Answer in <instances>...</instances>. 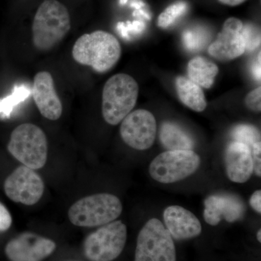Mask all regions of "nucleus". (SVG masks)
<instances>
[{
    "label": "nucleus",
    "instance_id": "f257e3e1",
    "mask_svg": "<svg viewBox=\"0 0 261 261\" xmlns=\"http://www.w3.org/2000/svg\"><path fill=\"white\" fill-rule=\"evenodd\" d=\"M121 47L115 36L104 31L85 34L77 39L72 49L73 59L91 66L97 73H106L116 65Z\"/></svg>",
    "mask_w": 261,
    "mask_h": 261
},
{
    "label": "nucleus",
    "instance_id": "f03ea898",
    "mask_svg": "<svg viewBox=\"0 0 261 261\" xmlns=\"http://www.w3.org/2000/svg\"><path fill=\"white\" fill-rule=\"evenodd\" d=\"M70 29V18L66 7L57 0H44L34 16L33 42L39 50H50L64 39Z\"/></svg>",
    "mask_w": 261,
    "mask_h": 261
},
{
    "label": "nucleus",
    "instance_id": "7ed1b4c3",
    "mask_svg": "<svg viewBox=\"0 0 261 261\" xmlns=\"http://www.w3.org/2000/svg\"><path fill=\"white\" fill-rule=\"evenodd\" d=\"M139 86L133 77L118 73L109 79L102 92V113L105 121L116 126L135 107Z\"/></svg>",
    "mask_w": 261,
    "mask_h": 261
},
{
    "label": "nucleus",
    "instance_id": "20e7f679",
    "mask_svg": "<svg viewBox=\"0 0 261 261\" xmlns=\"http://www.w3.org/2000/svg\"><path fill=\"white\" fill-rule=\"evenodd\" d=\"M122 211L123 205L118 197L99 193L87 196L75 202L68 211V218L75 226L96 227L115 221Z\"/></svg>",
    "mask_w": 261,
    "mask_h": 261
},
{
    "label": "nucleus",
    "instance_id": "39448f33",
    "mask_svg": "<svg viewBox=\"0 0 261 261\" xmlns=\"http://www.w3.org/2000/svg\"><path fill=\"white\" fill-rule=\"evenodd\" d=\"M8 149L15 159L33 170L40 169L47 163V137L32 123H23L13 130Z\"/></svg>",
    "mask_w": 261,
    "mask_h": 261
},
{
    "label": "nucleus",
    "instance_id": "423d86ee",
    "mask_svg": "<svg viewBox=\"0 0 261 261\" xmlns=\"http://www.w3.org/2000/svg\"><path fill=\"white\" fill-rule=\"evenodd\" d=\"M135 261H176L173 239L160 220L149 219L140 230Z\"/></svg>",
    "mask_w": 261,
    "mask_h": 261
},
{
    "label": "nucleus",
    "instance_id": "0eeeda50",
    "mask_svg": "<svg viewBox=\"0 0 261 261\" xmlns=\"http://www.w3.org/2000/svg\"><path fill=\"white\" fill-rule=\"evenodd\" d=\"M200 164V157L195 151L168 150L152 160L149 173L154 181L172 184L191 176Z\"/></svg>",
    "mask_w": 261,
    "mask_h": 261
},
{
    "label": "nucleus",
    "instance_id": "6e6552de",
    "mask_svg": "<svg viewBox=\"0 0 261 261\" xmlns=\"http://www.w3.org/2000/svg\"><path fill=\"white\" fill-rule=\"evenodd\" d=\"M127 228L121 221H113L90 233L84 243V254L90 261H113L126 245Z\"/></svg>",
    "mask_w": 261,
    "mask_h": 261
},
{
    "label": "nucleus",
    "instance_id": "1a4fd4ad",
    "mask_svg": "<svg viewBox=\"0 0 261 261\" xmlns=\"http://www.w3.org/2000/svg\"><path fill=\"white\" fill-rule=\"evenodd\" d=\"M121 122L120 134L127 145L137 150L152 147L157 132V123L152 113L146 110H137Z\"/></svg>",
    "mask_w": 261,
    "mask_h": 261
},
{
    "label": "nucleus",
    "instance_id": "9d476101",
    "mask_svg": "<svg viewBox=\"0 0 261 261\" xmlns=\"http://www.w3.org/2000/svg\"><path fill=\"white\" fill-rule=\"evenodd\" d=\"M4 190L9 199L17 203L33 205L44 193L42 178L32 168L19 166L5 180Z\"/></svg>",
    "mask_w": 261,
    "mask_h": 261
},
{
    "label": "nucleus",
    "instance_id": "9b49d317",
    "mask_svg": "<svg viewBox=\"0 0 261 261\" xmlns=\"http://www.w3.org/2000/svg\"><path fill=\"white\" fill-rule=\"evenodd\" d=\"M56 248L53 240L32 232L20 233L5 247V254L10 261H42Z\"/></svg>",
    "mask_w": 261,
    "mask_h": 261
},
{
    "label": "nucleus",
    "instance_id": "f8f14e48",
    "mask_svg": "<svg viewBox=\"0 0 261 261\" xmlns=\"http://www.w3.org/2000/svg\"><path fill=\"white\" fill-rule=\"evenodd\" d=\"M243 25L240 19L228 18L217 39L208 48L210 56L219 61H228L243 55L245 53V42L241 33Z\"/></svg>",
    "mask_w": 261,
    "mask_h": 261
},
{
    "label": "nucleus",
    "instance_id": "ddd939ff",
    "mask_svg": "<svg viewBox=\"0 0 261 261\" xmlns=\"http://www.w3.org/2000/svg\"><path fill=\"white\" fill-rule=\"evenodd\" d=\"M32 94L43 117L50 121H57L61 118L63 106L49 72L41 71L35 75Z\"/></svg>",
    "mask_w": 261,
    "mask_h": 261
},
{
    "label": "nucleus",
    "instance_id": "4468645a",
    "mask_svg": "<svg viewBox=\"0 0 261 261\" xmlns=\"http://www.w3.org/2000/svg\"><path fill=\"white\" fill-rule=\"evenodd\" d=\"M245 206L241 199L228 194L209 196L205 201L204 219L211 226H216L224 219L233 223L243 218Z\"/></svg>",
    "mask_w": 261,
    "mask_h": 261
},
{
    "label": "nucleus",
    "instance_id": "2eb2a0df",
    "mask_svg": "<svg viewBox=\"0 0 261 261\" xmlns=\"http://www.w3.org/2000/svg\"><path fill=\"white\" fill-rule=\"evenodd\" d=\"M163 219L165 227L178 241L197 238L202 232V225L195 215L181 206H168L163 212Z\"/></svg>",
    "mask_w": 261,
    "mask_h": 261
},
{
    "label": "nucleus",
    "instance_id": "dca6fc26",
    "mask_svg": "<svg viewBox=\"0 0 261 261\" xmlns=\"http://www.w3.org/2000/svg\"><path fill=\"white\" fill-rule=\"evenodd\" d=\"M226 175L230 181L243 184L253 173L251 149L241 142H230L224 152Z\"/></svg>",
    "mask_w": 261,
    "mask_h": 261
},
{
    "label": "nucleus",
    "instance_id": "f3484780",
    "mask_svg": "<svg viewBox=\"0 0 261 261\" xmlns=\"http://www.w3.org/2000/svg\"><path fill=\"white\" fill-rule=\"evenodd\" d=\"M160 140L168 150H193L195 142L191 136L173 122H164L160 129Z\"/></svg>",
    "mask_w": 261,
    "mask_h": 261
},
{
    "label": "nucleus",
    "instance_id": "a211bd4d",
    "mask_svg": "<svg viewBox=\"0 0 261 261\" xmlns=\"http://www.w3.org/2000/svg\"><path fill=\"white\" fill-rule=\"evenodd\" d=\"M176 88L180 100L192 111L202 112L207 107L203 91L191 80L178 76L176 80Z\"/></svg>",
    "mask_w": 261,
    "mask_h": 261
},
{
    "label": "nucleus",
    "instance_id": "6ab92c4d",
    "mask_svg": "<svg viewBox=\"0 0 261 261\" xmlns=\"http://www.w3.org/2000/svg\"><path fill=\"white\" fill-rule=\"evenodd\" d=\"M219 73L217 65L202 57H197L189 62L187 74L189 80L203 88L209 89Z\"/></svg>",
    "mask_w": 261,
    "mask_h": 261
},
{
    "label": "nucleus",
    "instance_id": "aec40b11",
    "mask_svg": "<svg viewBox=\"0 0 261 261\" xmlns=\"http://www.w3.org/2000/svg\"><path fill=\"white\" fill-rule=\"evenodd\" d=\"M32 91L25 86H16L13 93L8 97L0 99V118H9L13 109L30 96Z\"/></svg>",
    "mask_w": 261,
    "mask_h": 261
},
{
    "label": "nucleus",
    "instance_id": "412c9836",
    "mask_svg": "<svg viewBox=\"0 0 261 261\" xmlns=\"http://www.w3.org/2000/svg\"><path fill=\"white\" fill-rule=\"evenodd\" d=\"M231 137L235 142H241L251 148L255 142L260 141L258 129L250 124H239L231 130Z\"/></svg>",
    "mask_w": 261,
    "mask_h": 261
},
{
    "label": "nucleus",
    "instance_id": "4be33fe9",
    "mask_svg": "<svg viewBox=\"0 0 261 261\" xmlns=\"http://www.w3.org/2000/svg\"><path fill=\"white\" fill-rule=\"evenodd\" d=\"M208 42L207 34L200 29L187 30L182 34V42L187 50L197 51L205 47Z\"/></svg>",
    "mask_w": 261,
    "mask_h": 261
},
{
    "label": "nucleus",
    "instance_id": "5701e85b",
    "mask_svg": "<svg viewBox=\"0 0 261 261\" xmlns=\"http://www.w3.org/2000/svg\"><path fill=\"white\" fill-rule=\"evenodd\" d=\"M187 10V5L184 2H178L170 5L159 15L158 25L163 29H166L172 25Z\"/></svg>",
    "mask_w": 261,
    "mask_h": 261
},
{
    "label": "nucleus",
    "instance_id": "b1692460",
    "mask_svg": "<svg viewBox=\"0 0 261 261\" xmlns=\"http://www.w3.org/2000/svg\"><path fill=\"white\" fill-rule=\"evenodd\" d=\"M241 33L245 42V51H254L260 46V30L254 24L243 25Z\"/></svg>",
    "mask_w": 261,
    "mask_h": 261
},
{
    "label": "nucleus",
    "instance_id": "393cba45",
    "mask_svg": "<svg viewBox=\"0 0 261 261\" xmlns=\"http://www.w3.org/2000/svg\"><path fill=\"white\" fill-rule=\"evenodd\" d=\"M245 104L249 109L255 112H260L261 88L260 87L254 89L247 94L245 98Z\"/></svg>",
    "mask_w": 261,
    "mask_h": 261
},
{
    "label": "nucleus",
    "instance_id": "a878e982",
    "mask_svg": "<svg viewBox=\"0 0 261 261\" xmlns=\"http://www.w3.org/2000/svg\"><path fill=\"white\" fill-rule=\"evenodd\" d=\"M252 161H253V171L257 176H261V142H255L251 147Z\"/></svg>",
    "mask_w": 261,
    "mask_h": 261
},
{
    "label": "nucleus",
    "instance_id": "bb28decb",
    "mask_svg": "<svg viewBox=\"0 0 261 261\" xmlns=\"http://www.w3.org/2000/svg\"><path fill=\"white\" fill-rule=\"evenodd\" d=\"M12 217L7 207L0 202V231L9 229L12 224Z\"/></svg>",
    "mask_w": 261,
    "mask_h": 261
},
{
    "label": "nucleus",
    "instance_id": "cd10ccee",
    "mask_svg": "<svg viewBox=\"0 0 261 261\" xmlns=\"http://www.w3.org/2000/svg\"><path fill=\"white\" fill-rule=\"evenodd\" d=\"M250 205L257 214H261V191L256 190L250 198Z\"/></svg>",
    "mask_w": 261,
    "mask_h": 261
},
{
    "label": "nucleus",
    "instance_id": "c85d7f7f",
    "mask_svg": "<svg viewBox=\"0 0 261 261\" xmlns=\"http://www.w3.org/2000/svg\"><path fill=\"white\" fill-rule=\"evenodd\" d=\"M252 73L257 81H260V53H259L256 60L252 65Z\"/></svg>",
    "mask_w": 261,
    "mask_h": 261
},
{
    "label": "nucleus",
    "instance_id": "c756f323",
    "mask_svg": "<svg viewBox=\"0 0 261 261\" xmlns=\"http://www.w3.org/2000/svg\"><path fill=\"white\" fill-rule=\"evenodd\" d=\"M222 4L228 5V6H237L243 3L246 0H219Z\"/></svg>",
    "mask_w": 261,
    "mask_h": 261
},
{
    "label": "nucleus",
    "instance_id": "7c9ffc66",
    "mask_svg": "<svg viewBox=\"0 0 261 261\" xmlns=\"http://www.w3.org/2000/svg\"><path fill=\"white\" fill-rule=\"evenodd\" d=\"M257 241L259 242V243H260V242H261V230H260V229L258 230V231H257Z\"/></svg>",
    "mask_w": 261,
    "mask_h": 261
}]
</instances>
